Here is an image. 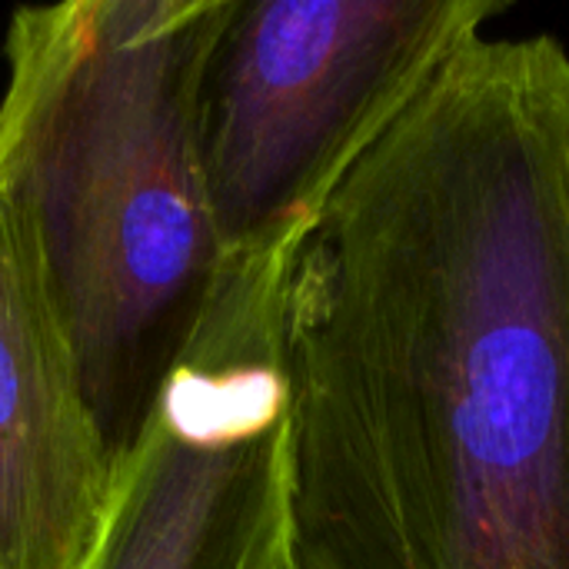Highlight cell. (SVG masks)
Masks as SVG:
<instances>
[{
  "label": "cell",
  "instance_id": "6da1fadb",
  "mask_svg": "<svg viewBox=\"0 0 569 569\" xmlns=\"http://www.w3.org/2000/svg\"><path fill=\"white\" fill-rule=\"evenodd\" d=\"M300 569H569V47L477 37L287 280Z\"/></svg>",
  "mask_w": 569,
  "mask_h": 569
},
{
  "label": "cell",
  "instance_id": "7a4b0ae2",
  "mask_svg": "<svg viewBox=\"0 0 569 569\" xmlns=\"http://www.w3.org/2000/svg\"><path fill=\"white\" fill-rule=\"evenodd\" d=\"M233 0L17 7L0 197L23 220L113 460L137 440L223 273L203 77Z\"/></svg>",
  "mask_w": 569,
  "mask_h": 569
},
{
  "label": "cell",
  "instance_id": "3957f363",
  "mask_svg": "<svg viewBox=\"0 0 569 569\" xmlns=\"http://www.w3.org/2000/svg\"><path fill=\"white\" fill-rule=\"evenodd\" d=\"M507 0H233L200 157L223 260L297 247L360 157Z\"/></svg>",
  "mask_w": 569,
  "mask_h": 569
},
{
  "label": "cell",
  "instance_id": "277c9868",
  "mask_svg": "<svg viewBox=\"0 0 569 569\" xmlns=\"http://www.w3.org/2000/svg\"><path fill=\"white\" fill-rule=\"evenodd\" d=\"M293 253L223 263L197 333L113 467L77 569H270L290 553Z\"/></svg>",
  "mask_w": 569,
  "mask_h": 569
},
{
  "label": "cell",
  "instance_id": "5b68a950",
  "mask_svg": "<svg viewBox=\"0 0 569 569\" xmlns=\"http://www.w3.org/2000/svg\"><path fill=\"white\" fill-rule=\"evenodd\" d=\"M113 453L37 247L0 197V569H77Z\"/></svg>",
  "mask_w": 569,
  "mask_h": 569
},
{
  "label": "cell",
  "instance_id": "8992f818",
  "mask_svg": "<svg viewBox=\"0 0 569 569\" xmlns=\"http://www.w3.org/2000/svg\"><path fill=\"white\" fill-rule=\"evenodd\" d=\"M270 569H300L297 567V560H293V547H290V553H283Z\"/></svg>",
  "mask_w": 569,
  "mask_h": 569
}]
</instances>
